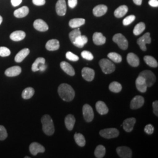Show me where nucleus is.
Instances as JSON below:
<instances>
[{"label":"nucleus","instance_id":"nucleus-1","mask_svg":"<svg viewBox=\"0 0 158 158\" xmlns=\"http://www.w3.org/2000/svg\"><path fill=\"white\" fill-rule=\"evenodd\" d=\"M58 93L63 101L71 102L75 96V92L71 85L66 83H62L58 87Z\"/></svg>","mask_w":158,"mask_h":158},{"label":"nucleus","instance_id":"nucleus-2","mask_svg":"<svg viewBox=\"0 0 158 158\" xmlns=\"http://www.w3.org/2000/svg\"><path fill=\"white\" fill-rule=\"evenodd\" d=\"M42 124V130L47 135H52L55 132V127L53 120L50 115L46 114L41 119Z\"/></svg>","mask_w":158,"mask_h":158},{"label":"nucleus","instance_id":"nucleus-3","mask_svg":"<svg viewBox=\"0 0 158 158\" xmlns=\"http://www.w3.org/2000/svg\"><path fill=\"white\" fill-rule=\"evenodd\" d=\"M99 65L104 73H112L115 70V64L107 59H102L100 60Z\"/></svg>","mask_w":158,"mask_h":158},{"label":"nucleus","instance_id":"nucleus-4","mask_svg":"<svg viewBox=\"0 0 158 158\" xmlns=\"http://www.w3.org/2000/svg\"><path fill=\"white\" fill-rule=\"evenodd\" d=\"M113 40L122 50H127L128 49V42L123 34H115L113 36Z\"/></svg>","mask_w":158,"mask_h":158},{"label":"nucleus","instance_id":"nucleus-5","mask_svg":"<svg viewBox=\"0 0 158 158\" xmlns=\"http://www.w3.org/2000/svg\"><path fill=\"white\" fill-rule=\"evenodd\" d=\"M139 76H141L144 78L147 83V87H149L152 86L156 80V76L152 72L148 70L142 71L139 73Z\"/></svg>","mask_w":158,"mask_h":158},{"label":"nucleus","instance_id":"nucleus-6","mask_svg":"<svg viewBox=\"0 0 158 158\" xmlns=\"http://www.w3.org/2000/svg\"><path fill=\"white\" fill-rule=\"evenodd\" d=\"M119 132L118 130L116 128H107L104 130H101L100 131V135L102 137L107 139H111L116 138L119 135Z\"/></svg>","mask_w":158,"mask_h":158},{"label":"nucleus","instance_id":"nucleus-7","mask_svg":"<svg viewBox=\"0 0 158 158\" xmlns=\"http://www.w3.org/2000/svg\"><path fill=\"white\" fill-rule=\"evenodd\" d=\"M151 43V38L150 36V33L147 32L144 34L142 37L137 40V44L139 46L142 51H147V44H149Z\"/></svg>","mask_w":158,"mask_h":158},{"label":"nucleus","instance_id":"nucleus-8","mask_svg":"<svg viewBox=\"0 0 158 158\" xmlns=\"http://www.w3.org/2000/svg\"><path fill=\"white\" fill-rule=\"evenodd\" d=\"M83 115L85 121L90 123L94 118V112L92 107L90 105L85 104L83 107Z\"/></svg>","mask_w":158,"mask_h":158},{"label":"nucleus","instance_id":"nucleus-9","mask_svg":"<svg viewBox=\"0 0 158 158\" xmlns=\"http://www.w3.org/2000/svg\"><path fill=\"white\" fill-rule=\"evenodd\" d=\"M144 98L141 96H136L134 97L131 102L130 107L132 110L138 109L142 107L144 104Z\"/></svg>","mask_w":158,"mask_h":158},{"label":"nucleus","instance_id":"nucleus-10","mask_svg":"<svg viewBox=\"0 0 158 158\" xmlns=\"http://www.w3.org/2000/svg\"><path fill=\"white\" fill-rule=\"evenodd\" d=\"M117 153L121 158H132V150L127 147H119L117 148Z\"/></svg>","mask_w":158,"mask_h":158},{"label":"nucleus","instance_id":"nucleus-11","mask_svg":"<svg viewBox=\"0 0 158 158\" xmlns=\"http://www.w3.org/2000/svg\"><path fill=\"white\" fill-rule=\"evenodd\" d=\"M29 151L32 155H36L38 153H44L45 151V148L37 142H33L29 146Z\"/></svg>","mask_w":158,"mask_h":158},{"label":"nucleus","instance_id":"nucleus-12","mask_svg":"<svg viewBox=\"0 0 158 158\" xmlns=\"http://www.w3.org/2000/svg\"><path fill=\"white\" fill-rule=\"evenodd\" d=\"M81 74L83 79L87 81H91L95 76L94 70L91 68L86 67L82 69Z\"/></svg>","mask_w":158,"mask_h":158},{"label":"nucleus","instance_id":"nucleus-13","mask_svg":"<svg viewBox=\"0 0 158 158\" xmlns=\"http://www.w3.org/2000/svg\"><path fill=\"white\" fill-rule=\"evenodd\" d=\"M56 11L59 16H64L66 12V3L65 0H58L56 4Z\"/></svg>","mask_w":158,"mask_h":158},{"label":"nucleus","instance_id":"nucleus-14","mask_svg":"<svg viewBox=\"0 0 158 158\" xmlns=\"http://www.w3.org/2000/svg\"><path fill=\"white\" fill-rule=\"evenodd\" d=\"M136 87L137 90L141 92V93H145L147 90V85L145 81V80L143 77L139 76L135 81Z\"/></svg>","mask_w":158,"mask_h":158},{"label":"nucleus","instance_id":"nucleus-15","mask_svg":"<svg viewBox=\"0 0 158 158\" xmlns=\"http://www.w3.org/2000/svg\"><path fill=\"white\" fill-rule=\"evenodd\" d=\"M34 27L40 32H45L49 29L48 25L41 19H38L34 21Z\"/></svg>","mask_w":158,"mask_h":158},{"label":"nucleus","instance_id":"nucleus-16","mask_svg":"<svg viewBox=\"0 0 158 158\" xmlns=\"http://www.w3.org/2000/svg\"><path fill=\"white\" fill-rule=\"evenodd\" d=\"M135 123L136 119L135 118H129L126 119H125L123 124V128L126 132H130L134 129Z\"/></svg>","mask_w":158,"mask_h":158},{"label":"nucleus","instance_id":"nucleus-17","mask_svg":"<svg viewBox=\"0 0 158 158\" xmlns=\"http://www.w3.org/2000/svg\"><path fill=\"white\" fill-rule=\"evenodd\" d=\"M22 72V69L20 66H15L8 68L5 71V74L8 77H15L20 74Z\"/></svg>","mask_w":158,"mask_h":158},{"label":"nucleus","instance_id":"nucleus-18","mask_svg":"<svg viewBox=\"0 0 158 158\" xmlns=\"http://www.w3.org/2000/svg\"><path fill=\"white\" fill-rule=\"evenodd\" d=\"M127 60L130 66L132 67H138L139 64V59L134 53H129L128 54Z\"/></svg>","mask_w":158,"mask_h":158},{"label":"nucleus","instance_id":"nucleus-19","mask_svg":"<svg viewBox=\"0 0 158 158\" xmlns=\"http://www.w3.org/2000/svg\"><path fill=\"white\" fill-rule=\"evenodd\" d=\"M107 10L108 7L107 6L101 4L95 6L93 10V12L94 15L96 17H102L106 14Z\"/></svg>","mask_w":158,"mask_h":158},{"label":"nucleus","instance_id":"nucleus-20","mask_svg":"<svg viewBox=\"0 0 158 158\" xmlns=\"http://www.w3.org/2000/svg\"><path fill=\"white\" fill-rule=\"evenodd\" d=\"M93 40L96 45H102L106 43V38L101 32H95L93 36Z\"/></svg>","mask_w":158,"mask_h":158},{"label":"nucleus","instance_id":"nucleus-21","mask_svg":"<svg viewBox=\"0 0 158 158\" xmlns=\"http://www.w3.org/2000/svg\"><path fill=\"white\" fill-rule=\"evenodd\" d=\"M46 49L49 51H55L58 50L60 47L59 40H51L46 44Z\"/></svg>","mask_w":158,"mask_h":158},{"label":"nucleus","instance_id":"nucleus-22","mask_svg":"<svg viewBox=\"0 0 158 158\" xmlns=\"http://www.w3.org/2000/svg\"><path fill=\"white\" fill-rule=\"evenodd\" d=\"M29 12V8L27 6H23L22 7L17 9L14 12V16L18 18H21L28 15Z\"/></svg>","mask_w":158,"mask_h":158},{"label":"nucleus","instance_id":"nucleus-23","mask_svg":"<svg viewBox=\"0 0 158 158\" xmlns=\"http://www.w3.org/2000/svg\"><path fill=\"white\" fill-rule=\"evenodd\" d=\"M60 68L63 70L70 76H73L75 74V71L74 68L70 64L66 62H62L60 63Z\"/></svg>","mask_w":158,"mask_h":158},{"label":"nucleus","instance_id":"nucleus-24","mask_svg":"<svg viewBox=\"0 0 158 158\" xmlns=\"http://www.w3.org/2000/svg\"><path fill=\"white\" fill-rule=\"evenodd\" d=\"M30 51L28 48L23 49L21 51H19L15 57V61L17 63H21L25 59L29 54Z\"/></svg>","mask_w":158,"mask_h":158},{"label":"nucleus","instance_id":"nucleus-25","mask_svg":"<svg viewBox=\"0 0 158 158\" xmlns=\"http://www.w3.org/2000/svg\"><path fill=\"white\" fill-rule=\"evenodd\" d=\"M26 36V34L23 31H16L13 32L10 35V39L15 42L21 41L23 40Z\"/></svg>","mask_w":158,"mask_h":158},{"label":"nucleus","instance_id":"nucleus-26","mask_svg":"<svg viewBox=\"0 0 158 158\" xmlns=\"http://www.w3.org/2000/svg\"><path fill=\"white\" fill-rule=\"evenodd\" d=\"M75 122H76V119L73 115L72 114H69L65 117V119H64L65 125L69 131L73 130L74 125L75 124Z\"/></svg>","mask_w":158,"mask_h":158},{"label":"nucleus","instance_id":"nucleus-27","mask_svg":"<svg viewBox=\"0 0 158 158\" xmlns=\"http://www.w3.org/2000/svg\"><path fill=\"white\" fill-rule=\"evenodd\" d=\"M97 111L101 115H106L108 112V108L106 104L102 101L97 102L96 104Z\"/></svg>","mask_w":158,"mask_h":158},{"label":"nucleus","instance_id":"nucleus-28","mask_svg":"<svg viewBox=\"0 0 158 158\" xmlns=\"http://www.w3.org/2000/svg\"><path fill=\"white\" fill-rule=\"evenodd\" d=\"M88 39L85 35H80L73 42L74 45L79 48H82L87 43Z\"/></svg>","mask_w":158,"mask_h":158},{"label":"nucleus","instance_id":"nucleus-29","mask_svg":"<svg viewBox=\"0 0 158 158\" xmlns=\"http://www.w3.org/2000/svg\"><path fill=\"white\" fill-rule=\"evenodd\" d=\"M128 11V8L127 6H121L117 8L114 11V15L116 18H120L125 16Z\"/></svg>","mask_w":158,"mask_h":158},{"label":"nucleus","instance_id":"nucleus-30","mask_svg":"<svg viewBox=\"0 0 158 158\" xmlns=\"http://www.w3.org/2000/svg\"><path fill=\"white\" fill-rule=\"evenodd\" d=\"M85 23V19L83 18H74L69 21V26L72 28H77L83 25Z\"/></svg>","mask_w":158,"mask_h":158},{"label":"nucleus","instance_id":"nucleus-31","mask_svg":"<svg viewBox=\"0 0 158 158\" xmlns=\"http://www.w3.org/2000/svg\"><path fill=\"white\" fill-rule=\"evenodd\" d=\"M44 64H45V59L44 57L37 58L32 66V70L35 72L40 70V68Z\"/></svg>","mask_w":158,"mask_h":158},{"label":"nucleus","instance_id":"nucleus-32","mask_svg":"<svg viewBox=\"0 0 158 158\" xmlns=\"http://www.w3.org/2000/svg\"><path fill=\"white\" fill-rule=\"evenodd\" d=\"M143 60L145 62L147 63L148 66L151 68H157L158 66V62L156 60L151 56H145L143 57Z\"/></svg>","mask_w":158,"mask_h":158},{"label":"nucleus","instance_id":"nucleus-33","mask_svg":"<svg viewBox=\"0 0 158 158\" xmlns=\"http://www.w3.org/2000/svg\"><path fill=\"white\" fill-rule=\"evenodd\" d=\"M106 155V148L103 145H99L96 147L94 155L97 158H103Z\"/></svg>","mask_w":158,"mask_h":158},{"label":"nucleus","instance_id":"nucleus-34","mask_svg":"<svg viewBox=\"0 0 158 158\" xmlns=\"http://www.w3.org/2000/svg\"><path fill=\"white\" fill-rule=\"evenodd\" d=\"M74 138L76 143L79 145V147H85V137L81 134L76 133L74 135Z\"/></svg>","mask_w":158,"mask_h":158},{"label":"nucleus","instance_id":"nucleus-35","mask_svg":"<svg viewBox=\"0 0 158 158\" xmlns=\"http://www.w3.org/2000/svg\"><path fill=\"white\" fill-rule=\"evenodd\" d=\"M34 93H35V90L33 88L28 87L23 90L22 93V97L23 99H25V100L29 99L34 96Z\"/></svg>","mask_w":158,"mask_h":158},{"label":"nucleus","instance_id":"nucleus-36","mask_svg":"<svg viewBox=\"0 0 158 158\" xmlns=\"http://www.w3.org/2000/svg\"><path fill=\"white\" fill-rule=\"evenodd\" d=\"M145 28H146V27H145V24L144 23H138L137 25H136L135 28L134 29L133 33L136 36L139 35L140 34H141L144 31V30L145 29Z\"/></svg>","mask_w":158,"mask_h":158},{"label":"nucleus","instance_id":"nucleus-37","mask_svg":"<svg viewBox=\"0 0 158 158\" xmlns=\"http://www.w3.org/2000/svg\"><path fill=\"white\" fill-rule=\"evenodd\" d=\"M110 90L114 93H119L122 90V85L117 81H113L110 85H109Z\"/></svg>","mask_w":158,"mask_h":158},{"label":"nucleus","instance_id":"nucleus-38","mask_svg":"<svg viewBox=\"0 0 158 158\" xmlns=\"http://www.w3.org/2000/svg\"><path fill=\"white\" fill-rule=\"evenodd\" d=\"M108 57L115 63H120L122 61V57L118 53L111 52L108 54Z\"/></svg>","mask_w":158,"mask_h":158},{"label":"nucleus","instance_id":"nucleus-39","mask_svg":"<svg viewBox=\"0 0 158 158\" xmlns=\"http://www.w3.org/2000/svg\"><path fill=\"white\" fill-rule=\"evenodd\" d=\"M81 35V32L80 31V29L77 28L73 30L72 31H71L70 33H69V38L70 40H71V42L73 43L74 41L75 40L79 37V36Z\"/></svg>","mask_w":158,"mask_h":158},{"label":"nucleus","instance_id":"nucleus-40","mask_svg":"<svg viewBox=\"0 0 158 158\" xmlns=\"http://www.w3.org/2000/svg\"><path fill=\"white\" fill-rule=\"evenodd\" d=\"M11 55L10 50L5 46L0 47V56L6 57Z\"/></svg>","mask_w":158,"mask_h":158},{"label":"nucleus","instance_id":"nucleus-41","mask_svg":"<svg viewBox=\"0 0 158 158\" xmlns=\"http://www.w3.org/2000/svg\"><path fill=\"white\" fill-rule=\"evenodd\" d=\"M136 17L134 15H131L128 17H126L124 19L123 23L125 26H127L129 25L132 23H133L134 21V20L135 19Z\"/></svg>","mask_w":158,"mask_h":158},{"label":"nucleus","instance_id":"nucleus-42","mask_svg":"<svg viewBox=\"0 0 158 158\" xmlns=\"http://www.w3.org/2000/svg\"><path fill=\"white\" fill-rule=\"evenodd\" d=\"M82 57L87 60H92L94 59V56L90 52L87 51H83L81 53Z\"/></svg>","mask_w":158,"mask_h":158},{"label":"nucleus","instance_id":"nucleus-43","mask_svg":"<svg viewBox=\"0 0 158 158\" xmlns=\"http://www.w3.org/2000/svg\"><path fill=\"white\" fill-rule=\"evenodd\" d=\"M66 57L68 59V60L73 62H76L78 61L79 59V57L78 56L74 55L72 52H68L66 54Z\"/></svg>","mask_w":158,"mask_h":158},{"label":"nucleus","instance_id":"nucleus-44","mask_svg":"<svg viewBox=\"0 0 158 158\" xmlns=\"http://www.w3.org/2000/svg\"><path fill=\"white\" fill-rule=\"evenodd\" d=\"M8 134L5 127L2 125H0V141L5 140Z\"/></svg>","mask_w":158,"mask_h":158},{"label":"nucleus","instance_id":"nucleus-45","mask_svg":"<svg viewBox=\"0 0 158 158\" xmlns=\"http://www.w3.org/2000/svg\"><path fill=\"white\" fill-rule=\"evenodd\" d=\"M144 130L147 134L149 135H151V134H152L153 132L154 131V127H153L152 125H147L145 126Z\"/></svg>","mask_w":158,"mask_h":158},{"label":"nucleus","instance_id":"nucleus-46","mask_svg":"<svg viewBox=\"0 0 158 158\" xmlns=\"http://www.w3.org/2000/svg\"><path fill=\"white\" fill-rule=\"evenodd\" d=\"M153 113L156 116H158V102L155 101L153 102Z\"/></svg>","mask_w":158,"mask_h":158},{"label":"nucleus","instance_id":"nucleus-47","mask_svg":"<svg viewBox=\"0 0 158 158\" xmlns=\"http://www.w3.org/2000/svg\"><path fill=\"white\" fill-rule=\"evenodd\" d=\"M32 2L34 5L37 6H42L45 5V0H32Z\"/></svg>","mask_w":158,"mask_h":158},{"label":"nucleus","instance_id":"nucleus-48","mask_svg":"<svg viewBox=\"0 0 158 158\" xmlns=\"http://www.w3.org/2000/svg\"><path fill=\"white\" fill-rule=\"evenodd\" d=\"M77 4V0H68V5L71 8H74Z\"/></svg>","mask_w":158,"mask_h":158},{"label":"nucleus","instance_id":"nucleus-49","mask_svg":"<svg viewBox=\"0 0 158 158\" xmlns=\"http://www.w3.org/2000/svg\"><path fill=\"white\" fill-rule=\"evenodd\" d=\"M23 2V0H11L12 6H19Z\"/></svg>","mask_w":158,"mask_h":158},{"label":"nucleus","instance_id":"nucleus-50","mask_svg":"<svg viewBox=\"0 0 158 158\" xmlns=\"http://www.w3.org/2000/svg\"><path fill=\"white\" fill-rule=\"evenodd\" d=\"M149 5L153 7H158V0H149Z\"/></svg>","mask_w":158,"mask_h":158},{"label":"nucleus","instance_id":"nucleus-51","mask_svg":"<svg viewBox=\"0 0 158 158\" xmlns=\"http://www.w3.org/2000/svg\"><path fill=\"white\" fill-rule=\"evenodd\" d=\"M133 1L137 6H141L142 2V0H133Z\"/></svg>","mask_w":158,"mask_h":158},{"label":"nucleus","instance_id":"nucleus-52","mask_svg":"<svg viewBox=\"0 0 158 158\" xmlns=\"http://www.w3.org/2000/svg\"><path fill=\"white\" fill-rule=\"evenodd\" d=\"M46 68H47L46 65H45V64H42V65L40 67V71H41V72H44V71L45 70Z\"/></svg>","mask_w":158,"mask_h":158},{"label":"nucleus","instance_id":"nucleus-53","mask_svg":"<svg viewBox=\"0 0 158 158\" xmlns=\"http://www.w3.org/2000/svg\"><path fill=\"white\" fill-rule=\"evenodd\" d=\"M2 21H3L2 17H1V16L0 15V25L1 24V23H2Z\"/></svg>","mask_w":158,"mask_h":158},{"label":"nucleus","instance_id":"nucleus-54","mask_svg":"<svg viewBox=\"0 0 158 158\" xmlns=\"http://www.w3.org/2000/svg\"><path fill=\"white\" fill-rule=\"evenodd\" d=\"M25 158H29V157H28V156H25Z\"/></svg>","mask_w":158,"mask_h":158}]
</instances>
